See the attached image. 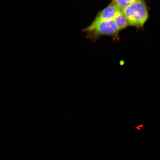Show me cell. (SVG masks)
Returning <instances> with one entry per match:
<instances>
[{"label":"cell","mask_w":160,"mask_h":160,"mask_svg":"<svg viewBox=\"0 0 160 160\" xmlns=\"http://www.w3.org/2000/svg\"><path fill=\"white\" fill-rule=\"evenodd\" d=\"M82 31L85 33L87 38L95 42L103 36H109L114 41L119 40L120 31L114 20H111L92 22Z\"/></svg>","instance_id":"1"},{"label":"cell","mask_w":160,"mask_h":160,"mask_svg":"<svg viewBox=\"0 0 160 160\" xmlns=\"http://www.w3.org/2000/svg\"><path fill=\"white\" fill-rule=\"evenodd\" d=\"M120 10L115 5L111 2L104 9L99 12L92 23L113 20Z\"/></svg>","instance_id":"3"},{"label":"cell","mask_w":160,"mask_h":160,"mask_svg":"<svg viewBox=\"0 0 160 160\" xmlns=\"http://www.w3.org/2000/svg\"><path fill=\"white\" fill-rule=\"evenodd\" d=\"M137 0H112L111 2L120 9L123 10L127 7Z\"/></svg>","instance_id":"5"},{"label":"cell","mask_w":160,"mask_h":160,"mask_svg":"<svg viewBox=\"0 0 160 160\" xmlns=\"http://www.w3.org/2000/svg\"><path fill=\"white\" fill-rule=\"evenodd\" d=\"M129 25L139 28H143L148 17L146 5L144 0H137L122 10Z\"/></svg>","instance_id":"2"},{"label":"cell","mask_w":160,"mask_h":160,"mask_svg":"<svg viewBox=\"0 0 160 160\" xmlns=\"http://www.w3.org/2000/svg\"><path fill=\"white\" fill-rule=\"evenodd\" d=\"M120 31L129 26L127 18L122 10H120L113 19Z\"/></svg>","instance_id":"4"}]
</instances>
